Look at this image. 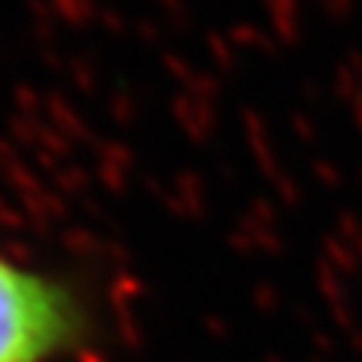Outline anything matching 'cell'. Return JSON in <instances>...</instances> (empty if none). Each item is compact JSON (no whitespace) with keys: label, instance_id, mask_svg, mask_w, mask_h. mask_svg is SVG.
Returning a JSON list of instances; mask_svg holds the SVG:
<instances>
[{"label":"cell","instance_id":"1","mask_svg":"<svg viewBox=\"0 0 362 362\" xmlns=\"http://www.w3.org/2000/svg\"><path fill=\"white\" fill-rule=\"evenodd\" d=\"M70 287L0 254V362H49L82 335Z\"/></svg>","mask_w":362,"mask_h":362}]
</instances>
